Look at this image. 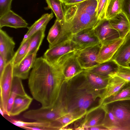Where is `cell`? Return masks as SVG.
I'll list each match as a JSON object with an SVG mask.
<instances>
[{
	"label": "cell",
	"mask_w": 130,
	"mask_h": 130,
	"mask_svg": "<svg viewBox=\"0 0 130 130\" xmlns=\"http://www.w3.org/2000/svg\"><path fill=\"white\" fill-rule=\"evenodd\" d=\"M31 94L42 107H51L58 100L65 77L60 67L41 57L36 58L28 78Z\"/></svg>",
	"instance_id": "1"
},
{
	"label": "cell",
	"mask_w": 130,
	"mask_h": 130,
	"mask_svg": "<svg viewBox=\"0 0 130 130\" xmlns=\"http://www.w3.org/2000/svg\"><path fill=\"white\" fill-rule=\"evenodd\" d=\"M97 0H85L70 5L62 3L64 17L60 22L69 27L72 34L94 28L100 20L97 16Z\"/></svg>",
	"instance_id": "2"
},
{
	"label": "cell",
	"mask_w": 130,
	"mask_h": 130,
	"mask_svg": "<svg viewBox=\"0 0 130 130\" xmlns=\"http://www.w3.org/2000/svg\"><path fill=\"white\" fill-rule=\"evenodd\" d=\"M66 113L57 101L51 107H41L36 109L30 110L25 112L23 116L25 118L36 121L52 122L56 121Z\"/></svg>",
	"instance_id": "3"
},
{
	"label": "cell",
	"mask_w": 130,
	"mask_h": 130,
	"mask_svg": "<svg viewBox=\"0 0 130 130\" xmlns=\"http://www.w3.org/2000/svg\"><path fill=\"white\" fill-rule=\"evenodd\" d=\"M105 106L113 112L116 118L118 130H130V100L117 101Z\"/></svg>",
	"instance_id": "4"
},
{
	"label": "cell",
	"mask_w": 130,
	"mask_h": 130,
	"mask_svg": "<svg viewBox=\"0 0 130 130\" xmlns=\"http://www.w3.org/2000/svg\"><path fill=\"white\" fill-rule=\"evenodd\" d=\"M13 66L11 61L7 63L2 75L0 76V107L4 115L8 116L7 106L10 96L13 77Z\"/></svg>",
	"instance_id": "5"
},
{
	"label": "cell",
	"mask_w": 130,
	"mask_h": 130,
	"mask_svg": "<svg viewBox=\"0 0 130 130\" xmlns=\"http://www.w3.org/2000/svg\"><path fill=\"white\" fill-rule=\"evenodd\" d=\"M77 51L64 55L57 62L60 67L65 76L64 81L71 79L84 70L82 68L77 59L75 54Z\"/></svg>",
	"instance_id": "6"
},
{
	"label": "cell",
	"mask_w": 130,
	"mask_h": 130,
	"mask_svg": "<svg viewBox=\"0 0 130 130\" xmlns=\"http://www.w3.org/2000/svg\"><path fill=\"white\" fill-rule=\"evenodd\" d=\"M93 29L101 45H107L120 38L118 32L111 26L109 20L105 18L100 20Z\"/></svg>",
	"instance_id": "7"
},
{
	"label": "cell",
	"mask_w": 130,
	"mask_h": 130,
	"mask_svg": "<svg viewBox=\"0 0 130 130\" xmlns=\"http://www.w3.org/2000/svg\"><path fill=\"white\" fill-rule=\"evenodd\" d=\"M101 44L87 47L77 51L76 55L82 68L87 70L99 64L97 61Z\"/></svg>",
	"instance_id": "8"
},
{
	"label": "cell",
	"mask_w": 130,
	"mask_h": 130,
	"mask_svg": "<svg viewBox=\"0 0 130 130\" xmlns=\"http://www.w3.org/2000/svg\"><path fill=\"white\" fill-rule=\"evenodd\" d=\"M72 35L68 27L56 20L50 29L47 36L49 48L70 40Z\"/></svg>",
	"instance_id": "9"
},
{
	"label": "cell",
	"mask_w": 130,
	"mask_h": 130,
	"mask_svg": "<svg viewBox=\"0 0 130 130\" xmlns=\"http://www.w3.org/2000/svg\"><path fill=\"white\" fill-rule=\"evenodd\" d=\"M80 49L70 40L49 48L43 57L52 63H56L61 57L70 52Z\"/></svg>",
	"instance_id": "10"
},
{
	"label": "cell",
	"mask_w": 130,
	"mask_h": 130,
	"mask_svg": "<svg viewBox=\"0 0 130 130\" xmlns=\"http://www.w3.org/2000/svg\"><path fill=\"white\" fill-rule=\"evenodd\" d=\"M70 40L80 50L101 44L93 28L86 29L72 34Z\"/></svg>",
	"instance_id": "11"
},
{
	"label": "cell",
	"mask_w": 130,
	"mask_h": 130,
	"mask_svg": "<svg viewBox=\"0 0 130 130\" xmlns=\"http://www.w3.org/2000/svg\"><path fill=\"white\" fill-rule=\"evenodd\" d=\"M9 121L14 125L22 128L29 130H49L59 129L62 127L57 125V121L45 122L36 121L29 122L9 118Z\"/></svg>",
	"instance_id": "12"
},
{
	"label": "cell",
	"mask_w": 130,
	"mask_h": 130,
	"mask_svg": "<svg viewBox=\"0 0 130 130\" xmlns=\"http://www.w3.org/2000/svg\"><path fill=\"white\" fill-rule=\"evenodd\" d=\"M15 45L13 38L0 29V55L4 59L6 64L11 61L14 56Z\"/></svg>",
	"instance_id": "13"
},
{
	"label": "cell",
	"mask_w": 130,
	"mask_h": 130,
	"mask_svg": "<svg viewBox=\"0 0 130 130\" xmlns=\"http://www.w3.org/2000/svg\"><path fill=\"white\" fill-rule=\"evenodd\" d=\"M39 50L37 49L33 53L28 55L18 64L13 67V77H19L22 79L28 78L30 71L33 66Z\"/></svg>",
	"instance_id": "14"
},
{
	"label": "cell",
	"mask_w": 130,
	"mask_h": 130,
	"mask_svg": "<svg viewBox=\"0 0 130 130\" xmlns=\"http://www.w3.org/2000/svg\"><path fill=\"white\" fill-rule=\"evenodd\" d=\"M126 37L124 38H120L107 45L101 44L97 59L98 63L100 64L112 59Z\"/></svg>",
	"instance_id": "15"
},
{
	"label": "cell",
	"mask_w": 130,
	"mask_h": 130,
	"mask_svg": "<svg viewBox=\"0 0 130 130\" xmlns=\"http://www.w3.org/2000/svg\"><path fill=\"white\" fill-rule=\"evenodd\" d=\"M127 82L116 75L110 77L107 86L100 95V105H102L105 99L117 92Z\"/></svg>",
	"instance_id": "16"
},
{
	"label": "cell",
	"mask_w": 130,
	"mask_h": 130,
	"mask_svg": "<svg viewBox=\"0 0 130 130\" xmlns=\"http://www.w3.org/2000/svg\"><path fill=\"white\" fill-rule=\"evenodd\" d=\"M109 20L112 27L119 33L120 38L126 37L130 32V22L123 12Z\"/></svg>",
	"instance_id": "17"
},
{
	"label": "cell",
	"mask_w": 130,
	"mask_h": 130,
	"mask_svg": "<svg viewBox=\"0 0 130 130\" xmlns=\"http://www.w3.org/2000/svg\"><path fill=\"white\" fill-rule=\"evenodd\" d=\"M112 59L119 66H129L130 64V32Z\"/></svg>",
	"instance_id": "18"
},
{
	"label": "cell",
	"mask_w": 130,
	"mask_h": 130,
	"mask_svg": "<svg viewBox=\"0 0 130 130\" xmlns=\"http://www.w3.org/2000/svg\"><path fill=\"white\" fill-rule=\"evenodd\" d=\"M28 24L22 17L10 10L0 17V28L7 26L15 28H28Z\"/></svg>",
	"instance_id": "19"
},
{
	"label": "cell",
	"mask_w": 130,
	"mask_h": 130,
	"mask_svg": "<svg viewBox=\"0 0 130 130\" xmlns=\"http://www.w3.org/2000/svg\"><path fill=\"white\" fill-rule=\"evenodd\" d=\"M119 65L112 59L87 70L88 71L105 77L110 78L115 74Z\"/></svg>",
	"instance_id": "20"
},
{
	"label": "cell",
	"mask_w": 130,
	"mask_h": 130,
	"mask_svg": "<svg viewBox=\"0 0 130 130\" xmlns=\"http://www.w3.org/2000/svg\"><path fill=\"white\" fill-rule=\"evenodd\" d=\"M22 80L19 77H13L11 93L7 106V110L9 116H10V113L16 97L29 96L24 90Z\"/></svg>",
	"instance_id": "21"
},
{
	"label": "cell",
	"mask_w": 130,
	"mask_h": 130,
	"mask_svg": "<svg viewBox=\"0 0 130 130\" xmlns=\"http://www.w3.org/2000/svg\"><path fill=\"white\" fill-rule=\"evenodd\" d=\"M53 17L52 12L50 13H47L42 15L31 26L28 28V30L24 36L21 43L24 42L37 32L45 29L47 24Z\"/></svg>",
	"instance_id": "22"
},
{
	"label": "cell",
	"mask_w": 130,
	"mask_h": 130,
	"mask_svg": "<svg viewBox=\"0 0 130 130\" xmlns=\"http://www.w3.org/2000/svg\"><path fill=\"white\" fill-rule=\"evenodd\" d=\"M33 100V99L28 96H17L15 99L10 113V116L19 115L28 109Z\"/></svg>",
	"instance_id": "23"
},
{
	"label": "cell",
	"mask_w": 130,
	"mask_h": 130,
	"mask_svg": "<svg viewBox=\"0 0 130 130\" xmlns=\"http://www.w3.org/2000/svg\"><path fill=\"white\" fill-rule=\"evenodd\" d=\"M130 96V83H127L117 92L106 99L102 105L105 106L115 102L126 100Z\"/></svg>",
	"instance_id": "24"
},
{
	"label": "cell",
	"mask_w": 130,
	"mask_h": 130,
	"mask_svg": "<svg viewBox=\"0 0 130 130\" xmlns=\"http://www.w3.org/2000/svg\"><path fill=\"white\" fill-rule=\"evenodd\" d=\"M45 29L40 30L30 37L28 48L25 57L39 49L45 37Z\"/></svg>",
	"instance_id": "25"
},
{
	"label": "cell",
	"mask_w": 130,
	"mask_h": 130,
	"mask_svg": "<svg viewBox=\"0 0 130 130\" xmlns=\"http://www.w3.org/2000/svg\"><path fill=\"white\" fill-rule=\"evenodd\" d=\"M103 107L105 114L102 125L107 130H118V123L115 115L106 106H103Z\"/></svg>",
	"instance_id": "26"
},
{
	"label": "cell",
	"mask_w": 130,
	"mask_h": 130,
	"mask_svg": "<svg viewBox=\"0 0 130 130\" xmlns=\"http://www.w3.org/2000/svg\"><path fill=\"white\" fill-rule=\"evenodd\" d=\"M122 0H111L106 8L105 18L109 20L122 11Z\"/></svg>",
	"instance_id": "27"
},
{
	"label": "cell",
	"mask_w": 130,
	"mask_h": 130,
	"mask_svg": "<svg viewBox=\"0 0 130 130\" xmlns=\"http://www.w3.org/2000/svg\"><path fill=\"white\" fill-rule=\"evenodd\" d=\"M84 71L86 77L92 85L104 90L109 78L102 77L85 70Z\"/></svg>",
	"instance_id": "28"
},
{
	"label": "cell",
	"mask_w": 130,
	"mask_h": 130,
	"mask_svg": "<svg viewBox=\"0 0 130 130\" xmlns=\"http://www.w3.org/2000/svg\"><path fill=\"white\" fill-rule=\"evenodd\" d=\"M48 5L46 9H51L54 13L56 20L61 21L64 17L62 3L60 0H46Z\"/></svg>",
	"instance_id": "29"
},
{
	"label": "cell",
	"mask_w": 130,
	"mask_h": 130,
	"mask_svg": "<svg viewBox=\"0 0 130 130\" xmlns=\"http://www.w3.org/2000/svg\"><path fill=\"white\" fill-rule=\"evenodd\" d=\"M29 38L21 44L16 52L11 62L13 66L18 64L25 57L30 40Z\"/></svg>",
	"instance_id": "30"
},
{
	"label": "cell",
	"mask_w": 130,
	"mask_h": 130,
	"mask_svg": "<svg viewBox=\"0 0 130 130\" xmlns=\"http://www.w3.org/2000/svg\"><path fill=\"white\" fill-rule=\"evenodd\" d=\"M111 0H98L97 16L99 20L105 19L106 10Z\"/></svg>",
	"instance_id": "31"
},
{
	"label": "cell",
	"mask_w": 130,
	"mask_h": 130,
	"mask_svg": "<svg viewBox=\"0 0 130 130\" xmlns=\"http://www.w3.org/2000/svg\"><path fill=\"white\" fill-rule=\"evenodd\" d=\"M114 75L117 76L130 83V67L119 66Z\"/></svg>",
	"instance_id": "32"
},
{
	"label": "cell",
	"mask_w": 130,
	"mask_h": 130,
	"mask_svg": "<svg viewBox=\"0 0 130 130\" xmlns=\"http://www.w3.org/2000/svg\"><path fill=\"white\" fill-rule=\"evenodd\" d=\"M73 114L66 113L56 120L63 126H66L71 122L74 121L76 119Z\"/></svg>",
	"instance_id": "33"
},
{
	"label": "cell",
	"mask_w": 130,
	"mask_h": 130,
	"mask_svg": "<svg viewBox=\"0 0 130 130\" xmlns=\"http://www.w3.org/2000/svg\"><path fill=\"white\" fill-rule=\"evenodd\" d=\"M12 0H0V17L11 10Z\"/></svg>",
	"instance_id": "34"
},
{
	"label": "cell",
	"mask_w": 130,
	"mask_h": 130,
	"mask_svg": "<svg viewBox=\"0 0 130 130\" xmlns=\"http://www.w3.org/2000/svg\"><path fill=\"white\" fill-rule=\"evenodd\" d=\"M105 114L101 112L94 116L84 125V128H86L96 125L101 120L104 118Z\"/></svg>",
	"instance_id": "35"
},
{
	"label": "cell",
	"mask_w": 130,
	"mask_h": 130,
	"mask_svg": "<svg viewBox=\"0 0 130 130\" xmlns=\"http://www.w3.org/2000/svg\"><path fill=\"white\" fill-rule=\"evenodd\" d=\"M122 11L126 14L130 22V0H122Z\"/></svg>",
	"instance_id": "36"
},
{
	"label": "cell",
	"mask_w": 130,
	"mask_h": 130,
	"mask_svg": "<svg viewBox=\"0 0 130 130\" xmlns=\"http://www.w3.org/2000/svg\"><path fill=\"white\" fill-rule=\"evenodd\" d=\"M92 101V96L90 95H87L83 107L80 110L84 111L86 110L90 105Z\"/></svg>",
	"instance_id": "37"
},
{
	"label": "cell",
	"mask_w": 130,
	"mask_h": 130,
	"mask_svg": "<svg viewBox=\"0 0 130 130\" xmlns=\"http://www.w3.org/2000/svg\"><path fill=\"white\" fill-rule=\"evenodd\" d=\"M6 65L4 59L0 55V76L2 74Z\"/></svg>",
	"instance_id": "38"
},
{
	"label": "cell",
	"mask_w": 130,
	"mask_h": 130,
	"mask_svg": "<svg viewBox=\"0 0 130 130\" xmlns=\"http://www.w3.org/2000/svg\"><path fill=\"white\" fill-rule=\"evenodd\" d=\"M85 0H68L63 3L67 5H72L81 2Z\"/></svg>",
	"instance_id": "39"
},
{
	"label": "cell",
	"mask_w": 130,
	"mask_h": 130,
	"mask_svg": "<svg viewBox=\"0 0 130 130\" xmlns=\"http://www.w3.org/2000/svg\"><path fill=\"white\" fill-rule=\"evenodd\" d=\"M87 130H107L105 127L103 126L102 124L99 126H96V125L94 126L87 128H86Z\"/></svg>",
	"instance_id": "40"
},
{
	"label": "cell",
	"mask_w": 130,
	"mask_h": 130,
	"mask_svg": "<svg viewBox=\"0 0 130 130\" xmlns=\"http://www.w3.org/2000/svg\"><path fill=\"white\" fill-rule=\"evenodd\" d=\"M87 95H84L80 98L79 100L78 103V105L79 108L80 109L82 108Z\"/></svg>",
	"instance_id": "41"
},
{
	"label": "cell",
	"mask_w": 130,
	"mask_h": 130,
	"mask_svg": "<svg viewBox=\"0 0 130 130\" xmlns=\"http://www.w3.org/2000/svg\"><path fill=\"white\" fill-rule=\"evenodd\" d=\"M0 112L1 115L3 116L4 117V112L1 108L0 107Z\"/></svg>",
	"instance_id": "42"
},
{
	"label": "cell",
	"mask_w": 130,
	"mask_h": 130,
	"mask_svg": "<svg viewBox=\"0 0 130 130\" xmlns=\"http://www.w3.org/2000/svg\"><path fill=\"white\" fill-rule=\"evenodd\" d=\"M61 1L62 3H63L66 1H67L68 0H60Z\"/></svg>",
	"instance_id": "43"
},
{
	"label": "cell",
	"mask_w": 130,
	"mask_h": 130,
	"mask_svg": "<svg viewBox=\"0 0 130 130\" xmlns=\"http://www.w3.org/2000/svg\"><path fill=\"white\" fill-rule=\"evenodd\" d=\"M130 100V96L126 100Z\"/></svg>",
	"instance_id": "44"
},
{
	"label": "cell",
	"mask_w": 130,
	"mask_h": 130,
	"mask_svg": "<svg viewBox=\"0 0 130 130\" xmlns=\"http://www.w3.org/2000/svg\"><path fill=\"white\" fill-rule=\"evenodd\" d=\"M97 0L98 1V0Z\"/></svg>",
	"instance_id": "45"
}]
</instances>
